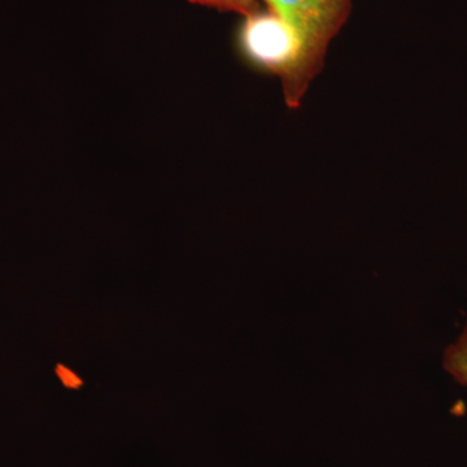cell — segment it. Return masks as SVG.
<instances>
[{
	"label": "cell",
	"instance_id": "6da1fadb",
	"mask_svg": "<svg viewBox=\"0 0 467 467\" xmlns=\"http://www.w3.org/2000/svg\"><path fill=\"white\" fill-rule=\"evenodd\" d=\"M239 45L252 63L281 77L288 106H297L316 70L296 30L273 9H256L245 16Z\"/></svg>",
	"mask_w": 467,
	"mask_h": 467
},
{
	"label": "cell",
	"instance_id": "7a4b0ae2",
	"mask_svg": "<svg viewBox=\"0 0 467 467\" xmlns=\"http://www.w3.org/2000/svg\"><path fill=\"white\" fill-rule=\"evenodd\" d=\"M445 370L462 386H467V325L456 342L445 350Z\"/></svg>",
	"mask_w": 467,
	"mask_h": 467
},
{
	"label": "cell",
	"instance_id": "3957f363",
	"mask_svg": "<svg viewBox=\"0 0 467 467\" xmlns=\"http://www.w3.org/2000/svg\"><path fill=\"white\" fill-rule=\"evenodd\" d=\"M193 5L202 7L214 8L218 11L235 12V14L247 15L256 11L259 0H190Z\"/></svg>",
	"mask_w": 467,
	"mask_h": 467
},
{
	"label": "cell",
	"instance_id": "277c9868",
	"mask_svg": "<svg viewBox=\"0 0 467 467\" xmlns=\"http://www.w3.org/2000/svg\"><path fill=\"white\" fill-rule=\"evenodd\" d=\"M60 378H63L64 383L67 384V386H78V379L75 376H73L72 373H69V371H67L66 368H61L60 370Z\"/></svg>",
	"mask_w": 467,
	"mask_h": 467
}]
</instances>
